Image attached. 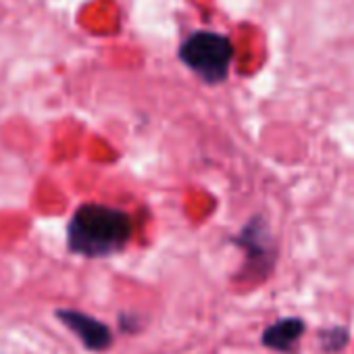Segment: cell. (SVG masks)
<instances>
[{
	"label": "cell",
	"mask_w": 354,
	"mask_h": 354,
	"mask_svg": "<svg viewBox=\"0 0 354 354\" xmlns=\"http://www.w3.org/2000/svg\"><path fill=\"white\" fill-rule=\"evenodd\" d=\"M317 339H319V348L325 354H333V352H339V350H344L348 346L350 331L344 325H329V327L319 329Z\"/></svg>",
	"instance_id": "cell-6"
},
{
	"label": "cell",
	"mask_w": 354,
	"mask_h": 354,
	"mask_svg": "<svg viewBox=\"0 0 354 354\" xmlns=\"http://www.w3.org/2000/svg\"><path fill=\"white\" fill-rule=\"evenodd\" d=\"M131 236L133 219L129 213L100 203H86L69 219L67 248L84 259H106L119 254Z\"/></svg>",
	"instance_id": "cell-1"
},
{
	"label": "cell",
	"mask_w": 354,
	"mask_h": 354,
	"mask_svg": "<svg viewBox=\"0 0 354 354\" xmlns=\"http://www.w3.org/2000/svg\"><path fill=\"white\" fill-rule=\"evenodd\" d=\"M306 331V321L302 317H283L267 325L261 333V344L273 352L290 354L294 352L298 339Z\"/></svg>",
	"instance_id": "cell-5"
},
{
	"label": "cell",
	"mask_w": 354,
	"mask_h": 354,
	"mask_svg": "<svg viewBox=\"0 0 354 354\" xmlns=\"http://www.w3.org/2000/svg\"><path fill=\"white\" fill-rule=\"evenodd\" d=\"M232 242L244 250V265L238 273V281H263L273 273L277 261V246L269 223L263 217H252Z\"/></svg>",
	"instance_id": "cell-3"
},
{
	"label": "cell",
	"mask_w": 354,
	"mask_h": 354,
	"mask_svg": "<svg viewBox=\"0 0 354 354\" xmlns=\"http://www.w3.org/2000/svg\"><path fill=\"white\" fill-rule=\"evenodd\" d=\"M140 327V321L133 313H121L119 315V329L123 333H133Z\"/></svg>",
	"instance_id": "cell-7"
},
{
	"label": "cell",
	"mask_w": 354,
	"mask_h": 354,
	"mask_svg": "<svg viewBox=\"0 0 354 354\" xmlns=\"http://www.w3.org/2000/svg\"><path fill=\"white\" fill-rule=\"evenodd\" d=\"M180 61L203 82L215 86L227 80L234 61L232 40L217 32H194L180 46Z\"/></svg>",
	"instance_id": "cell-2"
},
{
	"label": "cell",
	"mask_w": 354,
	"mask_h": 354,
	"mask_svg": "<svg viewBox=\"0 0 354 354\" xmlns=\"http://www.w3.org/2000/svg\"><path fill=\"white\" fill-rule=\"evenodd\" d=\"M57 321H61L90 352H104L113 346V331L106 323L98 321L96 317L82 313L77 308H57Z\"/></svg>",
	"instance_id": "cell-4"
}]
</instances>
